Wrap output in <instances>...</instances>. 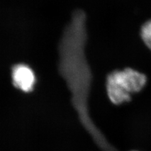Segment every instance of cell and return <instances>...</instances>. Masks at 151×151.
I'll use <instances>...</instances> for the list:
<instances>
[{
  "instance_id": "1",
  "label": "cell",
  "mask_w": 151,
  "mask_h": 151,
  "mask_svg": "<svg viewBox=\"0 0 151 151\" xmlns=\"http://www.w3.org/2000/svg\"><path fill=\"white\" fill-rule=\"evenodd\" d=\"M86 16L82 10L73 13L59 45V70L72 94L75 106L86 113L92 75L86 56Z\"/></svg>"
},
{
  "instance_id": "4",
  "label": "cell",
  "mask_w": 151,
  "mask_h": 151,
  "mask_svg": "<svg viewBox=\"0 0 151 151\" xmlns=\"http://www.w3.org/2000/svg\"><path fill=\"white\" fill-rule=\"evenodd\" d=\"M141 37L151 50V20L146 22L141 28Z\"/></svg>"
},
{
  "instance_id": "2",
  "label": "cell",
  "mask_w": 151,
  "mask_h": 151,
  "mask_svg": "<svg viewBox=\"0 0 151 151\" xmlns=\"http://www.w3.org/2000/svg\"><path fill=\"white\" fill-rule=\"evenodd\" d=\"M146 82L147 78L145 74L132 68L114 70L106 78L108 96L115 105L129 101L131 94L141 91Z\"/></svg>"
},
{
  "instance_id": "3",
  "label": "cell",
  "mask_w": 151,
  "mask_h": 151,
  "mask_svg": "<svg viewBox=\"0 0 151 151\" xmlns=\"http://www.w3.org/2000/svg\"><path fill=\"white\" fill-rule=\"evenodd\" d=\"M12 80L13 86L23 93H30L37 82L34 70L27 64L20 63L13 66Z\"/></svg>"
}]
</instances>
